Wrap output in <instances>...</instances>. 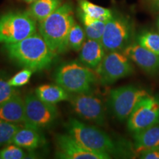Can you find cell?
<instances>
[{
  "instance_id": "obj_1",
  "label": "cell",
  "mask_w": 159,
  "mask_h": 159,
  "mask_svg": "<svg viewBox=\"0 0 159 159\" xmlns=\"http://www.w3.org/2000/svg\"><path fill=\"white\" fill-rule=\"evenodd\" d=\"M4 49L9 58L33 71L48 69L56 55L37 33L19 42L4 44Z\"/></svg>"
},
{
  "instance_id": "obj_2",
  "label": "cell",
  "mask_w": 159,
  "mask_h": 159,
  "mask_svg": "<svg viewBox=\"0 0 159 159\" xmlns=\"http://www.w3.org/2000/svg\"><path fill=\"white\" fill-rule=\"evenodd\" d=\"M75 23L73 7L69 3L61 5L40 22L39 33L55 55L64 52L69 47V34Z\"/></svg>"
},
{
  "instance_id": "obj_3",
  "label": "cell",
  "mask_w": 159,
  "mask_h": 159,
  "mask_svg": "<svg viewBox=\"0 0 159 159\" xmlns=\"http://www.w3.org/2000/svg\"><path fill=\"white\" fill-rule=\"evenodd\" d=\"M68 134L89 150L104 154H116L119 152L117 144L104 131L88 125L75 118H71L65 125Z\"/></svg>"
},
{
  "instance_id": "obj_4",
  "label": "cell",
  "mask_w": 159,
  "mask_h": 159,
  "mask_svg": "<svg viewBox=\"0 0 159 159\" xmlns=\"http://www.w3.org/2000/svg\"><path fill=\"white\" fill-rule=\"evenodd\" d=\"M97 80L96 72L77 62L65 63L55 71V80L69 93H89Z\"/></svg>"
},
{
  "instance_id": "obj_5",
  "label": "cell",
  "mask_w": 159,
  "mask_h": 159,
  "mask_svg": "<svg viewBox=\"0 0 159 159\" xmlns=\"http://www.w3.org/2000/svg\"><path fill=\"white\" fill-rule=\"evenodd\" d=\"M36 30V21L27 11H11L0 16V43L3 44L22 41Z\"/></svg>"
},
{
  "instance_id": "obj_6",
  "label": "cell",
  "mask_w": 159,
  "mask_h": 159,
  "mask_svg": "<svg viewBox=\"0 0 159 159\" xmlns=\"http://www.w3.org/2000/svg\"><path fill=\"white\" fill-rule=\"evenodd\" d=\"M148 94L147 91L133 85L119 87L110 91L108 104L115 117L124 122L130 116L137 103Z\"/></svg>"
},
{
  "instance_id": "obj_7",
  "label": "cell",
  "mask_w": 159,
  "mask_h": 159,
  "mask_svg": "<svg viewBox=\"0 0 159 159\" xmlns=\"http://www.w3.org/2000/svg\"><path fill=\"white\" fill-rule=\"evenodd\" d=\"M25 125L37 130L50 127L58 116L55 105L47 103L36 95L30 94L25 98Z\"/></svg>"
},
{
  "instance_id": "obj_8",
  "label": "cell",
  "mask_w": 159,
  "mask_h": 159,
  "mask_svg": "<svg viewBox=\"0 0 159 159\" xmlns=\"http://www.w3.org/2000/svg\"><path fill=\"white\" fill-rule=\"evenodd\" d=\"M131 33L132 27L128 18L113 14L107 21L101 42L105 50L120 51L128 45Z\"/></svg>"
},
{
  "instance_id": "obj_9",
  "label": "cell",
  "mask_w": 159,
  "mask_h": 159,
  "mask_svg": "<svg viewBox=\"0 0 159 159\" xmlns=\"http://www.w3.org/2000/svg\"><path fill=\"white\" fill-rule=\"evenodd\" d=\"M134 71L129 58L119 51L109 52L105 55L95 72L102 84H111L131 75Z\"/></svg>"
},
{
  "instance_id": "obj_10",
  "label": "cell",
  "mask_w": 159,
  "mask_h": 159,
  "mask_svg": "<svg viewBox=\"0 0 159 159\" xmlns=\"http://www.w3.org/2000/svg\"><path fill=\"white\" fill-rule=\"evenodd\" d=\"M159 124V98L148 94L135 106L128 119V128L136 133Z\"/></svg>"
},
{
  "instance_id": "obj_11",
  "label": "cell",
  "mask_w": 159,
  "mask_h": 159,
  "mask_svg": "<svg viewBox=\"0 0 159 159\" xmlns=\"http://www.w3.org/2000/svg\"><path fill=\"white\" fill-rule=\"evenodd\" d=\"M73 111L85 120L103 125L105 122V111L100 99L89 93L77 94L71 99Z\"/></svg>"
},
{
  "instance_id": "obj_12",
  "label": "cell",
  "mask_w": 159,
  "mask_h": 159,
  "mask_svg": "<svg viewBox=\"0 0 159 159\" xmlns=\"http://www.w3.org/2000/svg\"><path fill=\"white\" fill-rule=\"evenodd\" d=\"M56 157L62 159H109L108 154L94 152L81 144L69 134L57 135Z\"/></svg>"
},
{
  "instance_id": "obj_13",
  "label": "cell",
  "mask_w": 159,
  "mask_h": 159,
  "mask_svg": "<svg viewBox=\"0 0 159 159\" xmlns=\"http://www.w3.org/2000/svg\"><path fill=\"white\" fill-rule=\"evenodd\" d=\"M123 53L147 72L154 73L159 69V55L139 43L128 45L123 49Z\"/></svg>"
},
{
  "instance_id": "obj_14",
  "label": "cell",
  "mask_w": 159,
  "mask_h": 159,
  "mask_svg": "<svg viewBox=\"0 0 159 159\" xmlns=\"http://www.w3.org/2000/svg\"><path fill=\"white\" fill-rule=\"evenodd\" d=\"M0 119L7 122L19 124L25 122V103L19 94L0 104Z\"/></svg>"
},
{
  "instance_id": "obj_15",
  "label": "cell",
  "mask_w": 159,
  "mask_h": 159,
  "mask_svg": "<svg viewBox=\"0 0 159 159\" xmlns=\"http://www.w3.org/2000/svg\"><path fill=\"white\" fill-rule=\"evenodd\" d=\"M105 48L101 41L87 39L80 53V61L85 66L96 70L105 55Z\"/></svg>"
},
{
  "instance_id": "obj_16",
  "label": "cell",
  "mask_w": 159,
  "mask_h": 159,
  "mask_svg": "<svg viewBox=\"0 0 159 159\" xmlns=\"http://www.w3.org/2000/svg\"><path fill=\"white\" fill-rule=\"evenodd\" d=\"M41 143L42 138L39 134V130L27 125H25L24 128H20L11 141V144L30 151L37 149Z\"/></svg>"
},
{
  "instance_id": "obj_17",
  "label": "cell",
  "mask_w": 159,
  "mask_h": 159,
  "mask_svg": "<svg viewBox=\"0 0 159 159\" xmlns=\"http://www.w3.org/2000/svg\"><path fill=\"white\" fill-rule=\"evenodd\" d=\"M134 148L136 152L159 148V124L134 134Z\"/></svg>"
},
{
  "instance_id": "obj_18",
  "label": "cell",
  "mask_w": 159,
  "mask_h": 159,
  "mask_svg": "<svg viewBox=\"0 0 159 159\" xmlns=\"http://www.w3.org/2000/svg\"><path fill=\"white\" fill-rule=\"evenodd\" d=\"M35 94L43 102L56 105L69 99V92L59 85L46 84L40 85L35 89Z\"/></svg>"
},
{
  "instance_id": "obj_19",
  "label": "cell",
  "mask_w": 159,
  "mask_h": 159,
  "mask_svg": "<svg viewBox=\"0 0 159 159\" xmlns=\"http://www.w3.org/2000/svg\"><path fill=\"white\" fill-rule=\"evenodd\" d=\"M61 5V0H37L31 3L27 13L35 21L41 22L49 16Z\"/></svg>"
},
{
  "instance_id": "obj_20",
  "label": "cell",
  "mask_w": 159,
  "mask_h": 159,
  "mask_svg": "<svg viewBox=\"0 0 159 159\" xmlns=\"http://www.w3.org/2000/svg\"><path fill=\"white\" fill-rule=\"evenodd\" d=\"M77 10L91 19L99 21H108L114 14L111 10L94 5L88 0H79Z\"/></svg>"
},
{
  "instance_id": "obj_21",
  "label": "cell",
  "mask_w": 159,
  "mask_h": 159,
  "mask_svg": "<svg viewBox=\"0 0 159 159\" xmlns=\"http://www.w3.org/2000/svg\"><path fill=\"white\" fill-rule=\"evenodd\" d=\"M84 28L75 22L70 30L68 38L69 47L75 51H80L85 41Z\"/></svg>"
},
{
  "instance_id": "obj_22",
  "label": "cell",
  "mask_w": 159,
  "mask_h": 159,
  "mask_svg": "<svg viewBox=\"0 0 159 159\" xmlns=\"http://www.w3.org/2000/svg\"><path fill=\"white\" fill-rule=\"evenodd\" d=\"M138 43L144 48L159 55V34L152 32H144L137 38Z\"/></svg>"
},
{
  "instance_id": "obj_23",
  "label": "cell",
  "mask_w": 159,
  "mask_h": 159,
  "mask_svg": "<svg viewBox=\"0 0 159 159\" xmlns=\"http://www.w3.org/2000/svg\"><path fill=\"white\" fill-rule=\"evenodd\" d=\"M19 128V124L7 122L0 119V147L11 144L12 139Z\"/></svg>"
},
{
  "instance_id": "obj_24",
  "label": "cell",
  "mask_w": 159,
  "mask_h": 159,
  "mask_svg": "<svg viewBox=\"0 0 159 159\" xmlns=\"http://www.w3.org/2000/svg\"><path fill=\"white\" fill-rule=\"evenodd\" d=\"M106 22L107 21L97 20L91 25L84 26L85 36L87 39L101 41L105 31Z\"/></svg>"
},
{
  "instance_id": "obj_25",
  "label": "cell",
  "mask_w": 159,
  "mask_h": 159,
  "mask_svg": "<svg viewBox=\"0 0 159 159\" xmlns=\"http://www.w3.org/2000/svg\"><path fill=\"white\" fill-rule=\"evenodd\" d=\"M18 94L16 88L12 87L8 83V78L5 73L0 71V104Z\"/></svg>"
},
{
  "instance_id": "obj_26",
  "label": "cell",
  "mask_w": 159,
  "mask_h": 159,
  "mask_svg": "<svg viewBox=\"0 0 159 159\" xmlns=\"http://www.w3.org/2000/svg\"><path fill=\"white\" fill-rule=\"evenodd\" d=\"M25 151L21 147L16 144H10L0 150L1 159H22L26 158Z\"/></svg>"
},
{
  "instance_id": "obj_27",
  "label": "cell",
  "mask_w": 159,
  "mask_h": 159,
  "mask_svg": "<svg viewBox=\"0 0 159 159\" xmlns=\"http://www.w3.org/2000/svg\"><path fill=\"white\" fill-rule=\"evenodd\" d=\"M33 71L29 69H25L16 74L11 78L8 79L10 85L14 88L23 86L29 83Z\"/></svg>"
},
{
  "instance_id": "obj_28",
  "label": "cell",
  "mask_w": 159,
  "mask_h": 159,
  "mask_svg": "<svg viewBox=\"0 0 159 159\" xmlns=\"http://www.w3.org/2000/svg\"><path fill=\"white\" fill-rule=\"evenodd\" d=\"M140 158L143 159H159V148L142 151L140 152Z\"/></svg>"
},
{
  "instance_id": "obj_29",
  "label": "cell",
  "mask_w": 159,
  "mask_h": 159,
  "mask_svg": "<svg viewBox=\"0 0 159 159\" xmlns=\"http://www.w3.org/2000/svg\"><path fill=\"white\" fill-rule=\"evenodd\" d=\"M155 8L159 11V0H154Z\"/></svg>"
},
{
  "instance_id": "obj_30",
  "label": "cell",
  "mask_w": 159,
  "mask_h": 159,
  "mask_svg": "<svg viewBox=\"0 0 159 159\" xmlns=\"http://www.w3.org/2000/svg\"><path fill=\"white\" fill-rule=\"evenodd\" d=\"M23 1H25V2H27V3L31 4V3L34 2H35V1H37V0H23Z\"/></svg>"
},
{
  "instance_id": "obj_31",
  "label": "cell",
  "mask_w": 159,
  "mask_h": 159,
  "mask_svg": "<svg viewBox=\"0 0 159 159\" xmlns=\"http://www.w3.org/2000/svg\"><path fill=\"white\" fill-rule=\"evenodd\" d=\"M158 27H159V20H158Z\"/></svg>"
},
{
  "instance_id": "obj_32",
  "label": "cell",
  "mask_w": 159,
  "mask_h": 159,
  "mask_svg": "<svg viewBox=\"0 0 159 159\" xmlns=\"http://www.w3.org/2000/svg\"><path fill=\"white\" fill-rule=\"evenodd\" d=\"M0 159H1V157H0Z\"/></svg>"
}]
</instances>
